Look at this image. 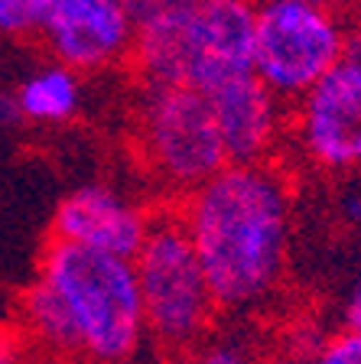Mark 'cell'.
Segmentation results:
<instances>
[{
  "instance_id": "obj_15",
  "label": "cell",
  "mask_w": 361,
  "mask_h": 364,
  "mask_svg": "<svg viewBox=\"0 0 361 364\" xmlns=\"http://www.w3.org/2000/svg\"><path fill=\"white\" fill-rule=\"evenodd\" d=\"M339 215L348 225H361V176H348V186L339 192Z\"/></svg>"
},
{
  "instance_id": "obj_14",
  "label": "cell",
  "mask_w": 361,
  "mask_h": 364,
  "mask_svg": "<svg viewBox=\"0 0 361 364\" xmlns=\"http://www.w3.org/2000/svg\"><path fill=\"white\" fill-rule=\"evenodd\" d=\"M309 364H361V332L339 328L325 335Z\"/></svg>"
},
{
  "instance_id": "obj_1",
  "label": "cell",
  "mask_w": 361,
  "mask_h": 364,
  "mask_svg": "<svg viewBox=\"0 0 361 364\" xmlns=\"http://www.w3.org/2000/svg\"><path fill=\"white\" fill-rule=\"evenodd\" d=\"M225 316L271 306L286 283L296 231L293 179L273 163L231 166L189 192L176 208Z\"/></svg>"
},
{
  "instance_id": "obj_8",
  "label": "cell",
  "mask_w": 361,
  "mask_h": 364,
  "mask_svg": "<svg viewBox=\"0 0 361 364\" xmlns=\"http://www.w3.org/2000/svg\"><path fill=\"white\" fill-rule=\"evenodd\" d=\"M290 144L329 176H361V68L342 59L290 114Z\"/></svg>"
},
{
  "instance_id": "obj_9",
  "label": "cell",
  "mask_w": 361,
  "mask_h": 364,
  "mask_svg": "<svg viewBox=\"0 0 361 364\" xmlns=\"http://www.w3.org/2000/svg\"><path fill=\"white\" fill-rule=\"evenodd\" d=\"M150 218L153 212L111 182H85L56 205L49 241L134 260L150 231Z\"/></svg>"
},
{
  "instance_id": "obj_12",
  "label": "cell",
  "mask_w": 361,
  "mask_h": 364,
  "mask_svg": "<svg viewBox=\"0 0 361 364\" xmlns=\"http://www.w3.org/2000/svg\"><path fill=\"white\" fill-rule=\"evenodd\" d=\"M179 364H261L251 345L241 335H215L211 332L202 345L179 355Z\"/></svg>"
},
{
  "instance_id": "obj_4",
  "label": "cell",
  "mask_w": 361,
  "mask_h": 364,
  "mask_svg": "<svg viewBox=\"0 0 361 364\" xmlns=\"http://www.w3.org/2000/svg\"><path fill=\"white\" fill-rule=\"evenodd\" d=\"M147 335L166 355H186L215 332L219 306L176 208H159L134 257Z\"/></svg>"
},
{
  "instance_id": "obj_10",
  "label": "cell",
  "mask_w": 361,
  "mask_h": 364,
  "mask_svg": "<svg viewBox=\"0 0 361 364\" xmlns=\"http://www.w3.org/2000/svg\"><path fill=\"white\" fill-rule=\"evenodd\" d=\"M205 98L211 105L215 127L231 166H254L277 159L280 146L290 136V114L254 72L215 85L205 91Z\"/></svg>"
},
{
  "instance_id": "obj_17",
  "label": "cell",
  "mask_w": 361,
  "mask_h": 364,
  "mask_svg": "<svg viewBox=\"0 0 361 364\" xmlns=\"http://www.w3.org/2000/svg\"><path fill=\"white\" fill-rule=\"evenodd\" d=\"M20 111H16V101H14V91H0V127L10 130V127H20Z\"/></svg>"
},
{
  "instance_id": "obj_18",
  "label": "cell",
  "mask_w": 361,
  "mask_h": 364,
  "mask_svg": "<svg viewBox=\"0 0 361 364\" xmlns=\"http://www.w3.org/2000/svg\"><path fill=\"white\" fill-rule=\"evenodd\" d=\"M173 4H182V0H127V7L134 10L137 20L157 14V10H163V7H173Z\"/></svg>"
},
{
  "instance_id": "obj_19",
  "label": "cell",
  "mask_w": 361,
  "mask_h": 364,
  "mask_svg": "<svg viewBox=\"0 0 361 364\" xmlns=\"http://www.w3.org/2000/svg\"><path fill=\"white\" fill-rule=\"evenodd\" d=\"M345 62L361 68V23L348 30V46H345Z\"/></svg>"
},
{
  "instance_id": "obj_2",
  "label": "cell",
  "mask_w": 361,
  "mask_h": 364,
  "mask_svg": "<svg viewBox=\"0 0 361 364\" xmlns=\"http://www.w3.org/2000/svg\"><path fill=\"white\" fill-rule=\"evenodd\" d=\"M36 280L66 318L72 358L88 364H134L140 358L150 335L134 260L49 241Z\"/></svg>"
},
{
  "instance_id": "obj_5",
  "label": "cell",
  "mask_w": 361,
  "mask_h": 364,
  "mask_svg": "<svg viewBox=\"0 0 361 364\" xmlns=\"http://www.w3.org/2000/svg\"><path fill=\"white\" fill-rule=\"evenodd\" d=\"M134 144L150 179L169 196L186 198L228 166L209 98L189 85H140Z\"/></svg>"
},
{
  "instance_id": "obj_3",
  "label": "cell",
  "mask_w": 361,
  "mask_h": 364,
  "mask_svg": "<svg viewBox=\"0 0 361 364\" xmlns=\"http://www.w3.org/2000/svg\"><path fill=\"white\" fill-rule=\"evenodd\" d=\"M257 0H182L137 20L134 65L140 85L211 91L254 72Z\"/></svg>"
},
{
  "instance_id": "obj_20",
  "label": "cell",
  "mask_w": 361,
  "mask_h": 364,
  "mask_svg": "<svg viewBox=\"0 0 361 364\" xmlns=\"http://www.w3.org/2000/svg\"><path fill=\"white\" fill-rule=\"evenodd\" d=\"M261 364H309V361H300V358H293V355H277V358H267V361H261Z\"/></svg>"
},
{
  "instance_id": "obj_7",
  "label": "cell",
  "mask_w": 361,
  "mask_h": 364,
  "mask_svg": "<svg viewBox=\"0 0 361 364\" xmlns=\"http://www.w3.org/2000/svg\"><path fill=\"white\" fill-rule=\"evenodd\" d=\"M49 59L95 75L127 65L137 16L127 0H36V33Z\"/></svg>"
},
{
  "instance_id": "obj_11",
  "label": "cell",
  "mask_w": 361,
  "mask_h": 364,
  "mask_svg": "<svg viewBox=\"0 0 361 364\" xmlns=\"http://www.w3.org/2000/svg\"><path fill=\"white\" fill-rule=\"evenodd\" d=\"M14 101L23 124L33 127H62L82 114L85 105V82L75 68L46 59L26 68L20 82L14 85Z\"/></svg>"
},
{
  "instance_id": "obj_6",
  "label": "cell",
  "mask_w": 361,
  "mask_h": 364,
  "mask_svg": "<svg viewBox=\"0 0 361 364\" xmlns=\"http://www.w3.org/2000/svg\"><path fill=\"white\" fill-rule=\"evenodd\" d=\"M348 26L323 0H257L254 75L296 105L345 59Z\"/></svg>"
},
{
  "instance_id": "obj_21",
  "label": "cell",
  "mask_w": 361,
  "mask_h": 364,
  "mask_svg": "<svg viewBox=\"0 0 361 364\" xmlns=\"http://www.w3.org/2000/svg\"><path fill=\"white\" fill-rule=\"evenodd\" d=\"M323 4H332V7H335V4H339V0H323Z\"/></svg>"
},
{
  "instance_id": "obj_16",
  "label": "cell",
  "mask_w": 361,
  "mask_h": 364,
  "mask_svg": "<svg viewBox=\"0 0 361 364\" xmlns=\"http://www.w3.org/2000/svg\"><path fill=\"white\" fill-rule=\"evenodd\" d=\"M345 328H355V332H361V277L352 283V289H348V299H345Z\"/></svg>"
},
{
  "instance_id": "obj_13",
  "label": "cell",
  "mask_w": 361,
  "mask_h": 364,
  "mask_svg": "<svg viewBox=\"0 0 361 364\" xmlns=\"http://www.w3.org/2000/svg\"><path fill=\"white\" fill-rule=\"evenodd\" d=\"M36 33V0H0V39L16 43Z\"/></svg>"
}]
</instances>
